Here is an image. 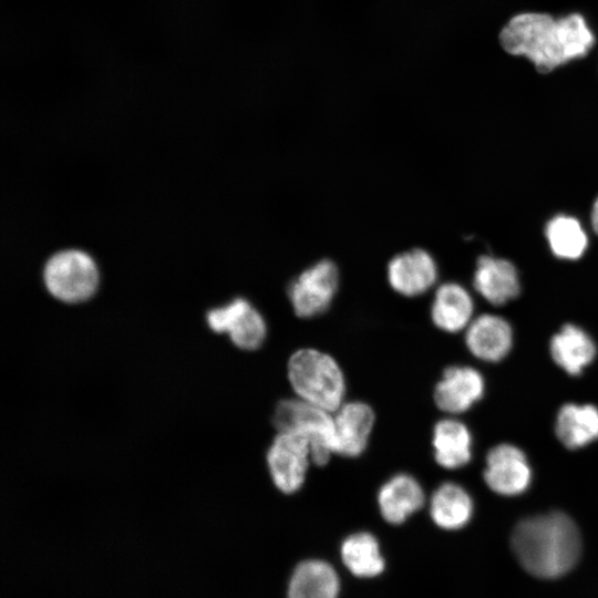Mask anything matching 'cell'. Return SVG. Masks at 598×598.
Listing matches in <instances>:
<instances>
[{
    "label": "cell",
    "mask_w": 598,
    "mask_h": 598,
    "mask_svg": "<svg viewBox=\"0 0 598 598\" xmlns=\"http://www.w3.org/2000/svg\"><path fill=\"white\" fill-rule=\"evenodd\" d=\"M341 558L358 577H374L384 569L378 539L367 532L354 533L342 542Z\"/></svg>",
    "instance_id": "obj_23"
},
{
    "label": "cell",
    "mask_w": 598,
    "mask_h": 598,
    "mask_svg": "<svg viewBox=\"0 0 598 598\" xmlns=\"http://www.w3.org/2000/svg\"><path fill=\"white\" fill-rule=\"evenodd\" d=\"M590 226L592 230L598 235V195L595 198L590 209Z\"/></svg>",
    "instance_id": "obj_24"
},
{
    "label": "cell",
    "mask_w": 598,
    "mask_h": 598,
    "mask_svg": "<svg viewBox=\"0 0 598 598\" xmlns=\"http://www.w3.org/2000/svg\"><path fill=\"white\" fill-rule=\"evenodd\" d=\"M513 551L523 568L539 578H558L578 561L581 539L575 522L553 512L519 522L511 538Z\"/></svg>",
    "instance_id": "obj_2"
},
{
    "label": "cell",
    "mask_w": 598,
    "mask_h": 598,
    "mask_svg": "<svg viewBox=\"0 0 598 598\" xmlns=\"http://www.w3.org/2000/svg\"><path fill=\"white\" fill-rule=\"evenodd\" d=\"M465 344L477 359L497 362L512 349V326L501 316L483 313L473 318L465 329Z\"/></svg>",
    "instance_id": "obj_15"
},
{
    "label": "cell",
    "mask_w": 598,
    "mask_h": 598,
    "mask_svg": "<svg viewBox=\"0 0 598 598\" xmlns=\"http://www.w3.org/2000/svg\"><path fill=\"white\" fill-rule=\"evenodd\" d=\"M274 424L278 432H290L307 439L312 463L326 465L333 453V414L296 396L279 401Z\"/></svg>",
    "instance_id": "obj_4"
},
{
    "label": "cell",
    "mask_w": 598,
    "mask_h": 598,
    "mask_svg": "<svg viewBox=\"0 0 598 598\" xmlns=\"http://www.w3.org/2000/svg\"><path fill=\"white\" fill-rule=\"evenodd\" d=\"M339 287V271L330 259H321L302 270L288 285L287 295L295 315L311 319L326 312Z\"/></svg>",
    "instance_id": "obj_6"
},
{
    "label": "cell",
    "mask_w": 598,
    "mask_h": 598,
    "mask_svg": "<svg viewBox=\"0 0 598 598\" xmlns=\"http://www.w3.org/2000/svg\"><path fill=\"white\" fill-rule=\"evenodd\" d=\"M333 453L343 457H358L367 448L375 414L363 401H346L333 413Z\"/></svg>",
    "instance_id": "obj_10"
},
{
    "label": "cell",
    "mask_w": 598,
    "mask_h": 598,
    "mask_svg": "<svg viewBox=\"0 0 598 598\" xmlns=\"http://www.w3.org/2000/svg\"><path fill=\"white\" fill-rule=\"evenodd\" d=\"M426 502L422 484L408 473L389 477L377 493V504L383 519L393 525L404 523Z\"/></svg>",
    "instance_id": "obj_14"
},
{
    "label": "cell",
    "mask_w": 598,
    "mask_h": 598,
    "mask_svg": "<svg viewBox=\"0 0 598 598\" xmlns=\"http://www.w3.org/2000/svg\"><path fill=\"white\" fill-rule=\"evenodd\" d=\"M338 594V576L329 564L321 560L299 564L288 588V598H337Z\"/></svg>",
    "instance_id": "obj_22"
},
{
    "label": "cell",
    "mask_w": 598,
    "mask_h": 598,
    "mask_svg": "<svg viewBox=\"0 0 598 598\" xmlns=\"http://www.w3.org/2000/svg\"><path fill=\"white\" fill-rule=\"evenodd\" d=\"M432 445L435 462L443 468L457 470L471 461V432L456 419L445 417L435 423Z\"/></svg>",
    "instance_id": "obj_17"
},
{
    "label": "cell",
    "mask_w": 598,
    "mask_h": 598,
    "mask_svg": "<svg viewBox=\"0 0 598 598\" xmlns=\"http://www.w3.org/2000/svg\"><path fill=\"white\" fill-rule=\"evenodd\" d=\"M499 42L509 54L529 59L540 73H547L570 60L585 56L595 37L582 16L571 13L558 20L546 13L513 17L499 33Z\"/></svg>",
    "instance_id": "obj_1"
},
{
    "label": "cell",
    "mask_w": 598,
    "mask_h": 598,
    "mask_svg": "<svg viewBox=\"0 0 598 598\" xmlns=\"http://www.w3.org/2000/svg\"><path fill=\"white\" fill-rule=\"evenodd\" d=\"M437 278V264L423 248L399 252L386 266L388 283L393 291L406 298L424 295L436 285Z\"/></svg>",
    "instance_id": "obj_9"
},
{
    "label": "cell",
    "mask_w": 598,
    "mask_h": 598,
    "mask_svg": "<svg viewBox=\"0 0 598 598\" xmlns=\"http://www.w3.org/2000/svg\"><path fill=\"white\" fill-rule=\"evenodd\" d=\"M555 430L567 448L584 447L598 439V409L590 404H565L557 414Z\"/></svg>",
    "instance_id": "obj_20"
},
{
    "label": "cell",
    "mask_w": 598,
    "mask_h": 598,
    "mask_svg": "<svg viewBox=\"0 0 598 598\" xmlns=\"http://www.w3.org/2000/svg\"><path fill=\"white\" fill-rule=\"evenodd\" d=\"M207 322L215 332H227L231 342L241 350H257L267 338L265 318L244 298L210 310Z\"/></svg>",
    "instance_id": "obj_8"
},
{
    "label": "cell",
    "mask_w": 598,
    "mask_h": 598,
    "mask_svg": "<svg viewBox=\"0 0 598 598\" xmlns=\"http://www.w3.org/2000/svg\"><path fill=\"white\" fill-rule=\"evenodd\" d=\"M474 301L470 291L461 283L446 281L434 291L430 307L431 320L444 332L465 330L473 320Z\"/></svg>",
    "instance_id": "obj_16"
},
{
    "label": "cell",
    "mask_w": 598,
    "mask_h": 598,
    "mask_svg": "<svg viewBox=\"0 0 598 598\" xmlns=\"http://www.w3.org/2000/svg\"><path fill=\"white\" fill-rule=\"evenodd\" d=\"M484 481L499 495L524 493L532 481V468L524 452L506 443L494 446L486 456Z\"/></svg>",
    "instance_id": "obj_11"
},
{
    "label": "cell",
    "mask_w": 598,
    "mask_h": 598,
    "mask_svg": "<svg viewBox=\"0 0 598 598\" xmlns=\"http://www.w3.org/2000/svg\"><path fill=\"white\" fill-rule=\"evenodd\" d=\"M267 468L275 487L282 494H295L306 482L312 463L307 439L290 432H278L266 455Z\"/></svg>",
    "instance_id": "obj_7"
},
{
    "label": "cell",
    "mask_w": 598,
    "mask_h": 598,
    "mask_svg": "<svg viewBox=\"0 0 598 598\" xmlns=\"http://www.w3.org/2000/svg\"><path fill=\"white\" fill-rule=\"evenodd\" d=\"M475 291L493 306H503L520 293V278L516 266L508 259L492 255L477 258L473 275Z\"/></svg>",
    "instance_id": "obj_13"
},
{
    "label": "cell",
    "mask_w": 598,
    "mask_h": 598,
    "mask_svg": "<svg viewBox=\"0 0 598 598\" xmlns=\"http://www.w3.org/2000/svg\"><path fill=\"white\" fill-rule=\"evenodd\" d=\"M429 512L436 526L446 530H456L470 522L473 514V501L463 486L445 482L431 494Z\"/></svg>",
    "instance_id": "obj_18"
},
{
    "label": "cell",
    "mask_w": 598,
    "mask_h": 598,
    "mask_svg": "<svg viewBox=\"0 0 598 598\" xmlns=\"http://www.w3.org/2000/svg\"><path fill=\"white\" fill-rule=\"evenodd\" d=\"M481 373L466 365H451L434 388V402L442 412L455 415L467 411L484 393Z\"/></svg>",
    "instance_id": "obj_12"
},
{
    "label": "cell",
    "mask_w": 598,
    "mask_h": 598,
    "mask_svg": "<svg viewBox=\"0 0 598 598\" xmlns=\"http://www.w3.org/2000/svg\"><path fill=\"white\" fill-rule=\"evenodd\" d=\"M48 291L64 302L89 299L97 286V270L93 260L80 250H64L53 255L44 267Z\"/></svg>",
    "instance_id": "obj_5"
},
{
    "label": "cell",
    "mask_w": 598,
    "mask_h": 598,
    "mask_svg": "<svg viewBox=\"0 0 598 598\" xmlns=\"http://www.w3.org/2000/svg\"><path fill=\"white\" fill-rule=\"evenodd\" d=\"M550 354L568 374L578 375L596 355V344L580 327L566 323L550 340Z\"/></svg>",
    "instance_id": "obj_19"
},
{
    "label": "cell",
    "mask_w": 598,
    "mask_h": 598,
    "mask_svg": "<svg viewBox=\"0 0 598 598\" xmlns=\"http://www.w3.org/2000/svg\"><path fill=\"white\" fill-rule=\"evenodd\" d=\"M544 235L551 254L563 260H578L589 245L585 227L577 217L569 214H557L549 218Z\"/></svg>",
    "instance_id": "obj_21"
},
{
    "label": "cell",
    "mask_w": 598,
    "mask_h": 598,
    "mask_svg": "<svg viewBox=\"0 0 598 598\" xmlns=\"http://www.w3.org/2000/svg\"><path fill=\"white\" fill-rule=\"evenodd\" d=\"M287 378L295 396L315 406L333 413L346 402L344 372L328 352L296 350L287 361Z\"/></svg>",
    "instance_id": "obj_3"
}]
</instances>
